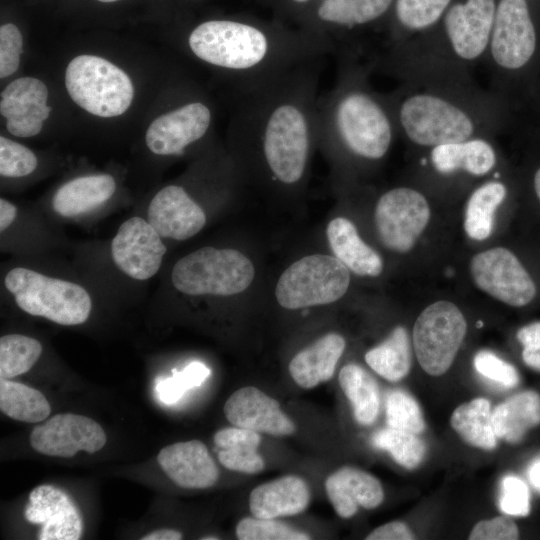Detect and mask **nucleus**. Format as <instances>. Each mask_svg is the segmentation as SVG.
Segmentation results:
<instances>
[{
    "label": "nucleus",
    "instance_id": "obj_34",
    "mask_svg": "<svg viewBox=\"0 0 540 540\" xmlns=\"http://www.w3.org/2000/svg\"><path fill=\"white\" fill-rule=\"evenodd\" d=\"M366 363L381 377L397 382L406 377L412 365L409 334L402 326L393 329L379 345L365 354Z\"/></svg>",
    "mask_w": 540,
    "mask_h": 540
},
{
    "label": "nucleus",
    "instance_id": "obj_30",
    "mask_svg": "<svg viewBox=\"0 0 540 540\" xmlns=\"http://www.w3.org/2000/svg\"><path fill=\"white\" fill-rule=\"evenodd\" d=\"M492 423L497 438L520 442L540 424V395L530 390L513 395L492 410Z\"/></svg>",
    "mask_w": 540,
    "mask_h": 540
},
{
    "label": "nucleus",
    "instance_id": "obj_27",
    "mask_svg": "<svg viewBox=\"0 0 540 540\" xmlns=\"http://www.w3.org/2000/svg\"><path fill=\"white\" fill-rule=\"evenodd\" d=\"M345 345L344 338L337 333L322 336L292 358L289 364L291 377L305 389L330 380Z\"/></svg>",
    "mask_w": 540,
    "mask_h": 540
},
{
    "label": "nucleus",
    "instance_id": "obj_36",
    "mask_svg": "<svg viewBox=\"0 0 540 540\" xmlns=\"http://www.w3.org/2000/svg\"><path fill=\"white\" fill-rule=\"evenodd\" d=\"M0 410L14 420L39 423L50 415L51 406L39 390L0 378Z\"/></svg>",
    "mask_w": 540,
    "mask_h": 540
},
{
    "label": "nucleus",
    "instance_id": "obj_4",
    "mask_svg": "<svg viewBox=\"0 0 540 540\" xmlns=\"http://www.w3.org/2000/svg\"><path fill=\"white\" fill-rule=\"evenodd\" d=\"M334 85L316 104L317 142L339 158L376 163L388 154L397 129L385 100L370 82L369 58L348 50L337 53Z\"/></svg>",
    "mask_w": 540,
    "mask_h": 540
},
{
    "label": "nucleus",
    "instance_id": "obj_14",
    "mask_svg": "<svg viewBox=\"0 0 540 540\" xmlns=\"http://www.w3.org/2000/svg\"><path fill=\"white\" fill-rule=\"evenodd\" d=\"M469 268L475 286L506 305L523 307L537 293L532 277L507 248L494 247L476 253Z\"/></svg>",
    "mask_w": 540,
    "mask_h": 540
},
{
    "label": "nucleus",
    "instance_id": "obj_48",
    "mask_svg": "<svg viewBox=\"0 0 540 540\" xmlns=\"http://www.w3.org/2000/svg\"><path fill=\"white\" fill-rule=\"evenodd\" d=\"M517 339L523 346L522 359L531 369L540 372V321L520 328Z\"/></svg>",
    "mask_w": 540,
    "mask_h": 540
},
{
    "label": "nucleus",
    "instance_id": "obj_20",
    "mask_svg": "<svg viewBox=\"0 0 540 540\" xmlns=\"http://www.w3.org/2000/svg\"><path fill=\"white\" fill-rule=\"evenodd\" d=\"M147 220L162 238L183 241L202 230L206 215L182 186L168 185L149 203Z\"/></svg>",
    "mask_w": 540,
    "mask_h": 540
},
{
    "label": "nucleus",
    "instance_id": "obj_7",
    "mask_svg": "<svg viewBox=\"0 0 540 540\" xmlns=\"http://www.w3.org/2000/svg\"><path fill=\"white\" fill-rule=\"evenodd\" d=\"M4 285L16 305L29 315L63 326L80 325L90 316L91 297L77 283L15 267L5 275Z\"/></svg>",
    "mask_w": 540,
    "mask_h": 540
},
{
    "label": "nucleus",
    "instance_id": "obj_54",
    "mask_svg": "<svg viewBox=\"0 0 540 540\" xmlns=\"http://www.w3.org/2000/svg\"><path fill=\"white\" fill-rule=\"evenodd\" d=\"M202 539L204 540H215V539H218L216 537H203Z\"/></svg>",
    "mask_w": 540,
    "mask_h": 540
},
{
    "label": "nucleus",
    "instance_id": "obj_52",
    "mask_svg": "<svg viewBox=\"0 0 540 540\" xmlns=\"http://www.w3.org/2000/svg\"><path fill=\"white\" fill-rule=\"evenodd\" d=\"M533 188L540 202V166L536 169L533 175Z\"/></svg>",
    "mask_w": 540,
    "mask_h": 540
},
{
    "label": "nucleus",
    "instance_id": "obj_45",
    "mask_svg": "<svg viewBox=\"0 0 540 540\" xmlns=\"http://www.w3.org/2000/svg\"><path fill=\"white\" fill-rule=\"evenodd\" d=\"M22 35L12 23L0 27V77L4 78L16 72L22 52Z\"/></svg>",
    "mask_w": 540,
    "mask_h": 540
},
{
    "label": "nucleus",
    "instance_id": "obj_6",
    "mask_svg": "<svg viewBox=\"0 0 540 540\" xmlns=\"http://www.w3.org/2000/svg\"><path fill=\"white\" fill-rule=\"evenodd\" d=\"M537 48V31L528 1L498 0L483 61L489 73L490 89L506 98L510 83L529 68Z\"/></svg>",
    "mask_w": 540,
    "mask_h": 540
},
{
    "label": "nucleus",
    "instance_id": "obj_42",
    "mask_svg": "<svg viewBox=\"0 0 540 540\" xmlns=\"http://www.w3.org/2000/svg\"><path fill=\"white\" fill-rule=\"evenodd\" d=\"M37 167L35 154L24 145L0 137V174L4 177H23Z\"/></svg>",
    "mask_w": 540,
    "mask_h": 540
},
{
    "label": "nucleus",
    "instance_id": "obj_46",
    "mask_svg": "<svg viewBox=\"0 0 540 540\" xmlns=\"http://www.w3.org/2000/svg\"><path fill=\"white\" fill-rule=\"evenodd\" d=\"M519 530L513 520L506 516H497L479 521L469 534L470 540H515Z\"/></svg>",
    "mask_w": 540,
    "mask_h": 540
},
{
    "label": "nucleus",
    "instance_id": "obj_1",
    "mask_svg": "<svg viewBox=\"0 0 540 540\" xmlns=\"http://www.w3.org/2000/svg\"><path fill=\"white\" fill-rule=\"evenodd\" d=\"M324 58L306 62L241 95L233 134L244 153L275 183L295 186L306 175L316 135V104Z\"/></svg>",
    "mask_w": 540,
    "mask_h": 540
},
{
    "label": "nucleus",
    "instance_id": "obj_2",
    "mask_svg": "<svg viewBox=\"0 0 540 540\" xmlns=\"http://www.w3.org/2000/svg\"><path fill=\"white\" fill-rule=\"evenodd\" d=\"M187 46L198 60L232 78L241 95L336 52L331 42L302 28L247 13L197 23Z\"/></svg>",
    "mask_w": 540,
    "mask_h": 540
},
{
    "label": "nucleus",
    "instance_id": "obj_13",
    "mask_svg": "<svg viewBox=\"0 0 540 540\" xmlns=\"http://www.w3.org/2000/svg\"><path fill=\"white\" fill-rule=\"evenodd\" d=\"M431 215L426 196L416 188L397 186L377 200L374 221L381 243L397 253L413 249Z\"/></svg>",
    "mask_w": 540,
    "mask_h": 540
},
{
    "label": "nucleus",
    "instance_id": "obj_17",
    "mask_svg": "<svg viewBox=\"0 0 540 540\" xmlns=\"http://www.w3.org/2000/svg\"><path fill=\"white\" fill-rule=\"evenodd\" d=\"M110 250L117 268L139 281L152 278L159 271L166 254L162 237L148 220L139 216L125 220L119 226Z\"/></svg>",
    "mask_w": 540,
    "mask_h": 540
},
{
    "label": "nucleus",
    "instance_id": "obj_9",
    "mask_svg": "<svg viewBox=\"0 0 540 540\" xmlns=\"http://www.w3.org/2000/svg\"><path fill=\"white\" fill-rule=\"evenodd\" d=\"M65 85L71 99L87 112L115 117L130 106L134 88L129 76L108 60L79 55L68 64Z\"/></svg>",
    "mask_w": 540,
    "mask_h": 540
},
{
    "label": "nucleus",
    "instance_id": "obj_12",
    "mask_svg": "<svg viewBox=\"0 0 540 540\" xmlns=\"http://www.w3.org/2000/svg\"><path fill=\"white\" fill-rule=\"evenodd\" d=\"M467 333L466 319L451 301L428 305L413 326V347L421 368L440 376L453 364Z\"/></svg>",
    "mask_w": 540,
    "mask_h": 540
},
{
    "label": "nucleus",
    "instance_id": "obj_38",
    "mask_svg": "<svg viewBox=\"0 0 540 540\" xmlns=\"http://www.w3.org/2000/svg\"><path fill=\"white\" fill-rule=\"evenodd\" d=\"M371 442L374 447L389 452L399 465L409 470L418 467L426 454V445L417 434L391 427L377 431Z\"/></svg>",
    "mask_w": 540,
    "mask_h": 540
},
{
    "label": "nucleus",
    "instance_id": "obj_33",
    "mask_svg": "<svg viewBox=\"0 0 540 540\" xmlns=\"http://www.w3.org/2000/svg\"><path fill=\"white\" fill-rule=\"evenodd\" d=\"M450 424L470 446L492 450L497 445L492 410L486 398H475L459 405L451 415Z\"/></svg>",
    "mask_w": 540,
    "mask_h": 540
},
{
    "label": "nucleus",
    "instance_id": "obj_47",
    "mask_svg": "<svg viewBox=\"0 0 540 540\" xmlns=\"http://www.w3.org/2000/svg\"><path fill=\"white\" fill-rule=\"evenodd\" d=\"M268 7L274 18L296 26L300 18L317 2V0H257Z\"/></svg>",
    "mask_w": 540,
    "mask_h": 540
},
{
    "label": "nucleus",
    "instance_id": "obj_8",
    "mask_svg": "<svg viewBox=\"0 0 540 540\" xmlns=\"http://www.w3.org/2000/svg\"><path fill=\"white\" fill-rule=\"evenodd\" d=\"M254 275L252 262L240 251L206 246L179 259L171 281L186 295L230 296L247 289Z\"/></svg>",
    "mask_w": 540,
    "mask_h": 540
},
{
    "label": "nucleus",
    "instance_id": "obj_28",
    "mask_svg": "<svg viewBox=\"0 0 540 540\" xmlns=\"http://www.w3.org/2000/svg\"><path fill=\"white\" fill-rule=\"evenodd\" d=\"M115 189V180L109 174L78 177L66 182L55 192L52 208L61 217H76L109 200Z\"/></svg>",
    "mask_w": 540,
    "mask_h": 540
},
{
    "label": "nucleus",
    "instance_id": "obj_19",
    "mask_svg": "<svg viewBox=\"0 0 540 540\" xmlns=\"http://www.w3.org/2000/svg\"><path fill=\"white\" fill-rule=\"evenodd\" d=\"M25 518L41 525L39 540H78L83 533V520L77 505L54 485H39L30 492Z\"/></svg>",
    "mask_w": 540,
    "mask_h": 540
},
{
    "label": "nucleus",
    "instance_id": "obj_26",
    "mask_svg": "<svg viewBox=\"0 0 540 540\" xmlns=\"http://www.w3.org/2000/svg\"><path fill=\"white\" fill-rule=\"evenodd\" d=\"M326 235L334 256L349 271L370 277L382 273L384 265L381 256L362 240L349 219L337 217L330 221Z\"/></svg>",
    "mask_w": 540,
    "mask_h": 540
},
{
    "label": "nucleus",
    "instance_id": "obj_31",
    "mask_svg": "<svg viewBox=\"0 0 540 540\" xmlns=\"http://www.w3.org/2000/svg\"><path fill=\"white\" fill-rule=\"evenodd\" d=\"M452 0H394L383 46L407 40L434 25Z\"/></svg>",
    "mask_w": 540,
    "mask_h": 540
},
{
    "label": "nucleus",
    "instance_id": "obj_5",
    "mask_svg": "<svg viewBox=\"0 0 540 540\" xmlns=\"http://www.w3.org/2000/svg\"><path fill=\"white\" fill-rule=\"evenodd\" d=\"M397 134L420 149L493 137L508 116L507 99L470 84L413 86L384 93Z\"/></svg>",
    "mask_w": 540,
    "mask_h": 540
},
{
    "label": "nucleus",
    "instance_id": "obj_21",
    "mask_svg": "<svg viewBox=\"0 0 540 540\" xmlns=\"http://www.w3.org/2000/svg\"><path fill=\"white\" fill-rule=\"evenodd\" d=\"M47 98L46 85L36 78L21 77L11 82L2 91L0 101L7 130L17 137L37 135L51 111Z\"/></svg>",
    "mask_w": 540,
    "mask_h": 540
},
{
    "label": "nucleus",
    "instance_id": "obj_10",
    "mask_svg": "<svg viewBox=\"0 0 540 540\" xmlns=\"http://www.w3.org/2000/svg\"><path fill=\"white\" fill-rule=\"evenodd\" d=\"M350 285V271L335 256L313 254L292 263L281 274L275 296L286 309L325 305L339 300Z\"/></svg>",
    "mask_w": 540,
    "mask_h": 540
},
{
    "label": "nucleus",
    "instance_id": "obj_3",
    "mask_svg": "<svg viewBox=\"0 0 540 540\" xmlns=\"http://www.w3.org/2000/svg\"><path fill=\"white\" fill-rule=\"evenodd\" d=\"M496 0L452 2L430 28L383 46L368 58L378 71L413 86L474 83L473 68L484 61Z\"/></svg>",
    "mask_w": 540,
    "mask_h": 540
},
{
    "label": "nucleus",
    "instance_id": "obj_22",
    "mask_svg": "<svg viewBox=\"0 0 540 540\" xmlns=\"http://www.w3.org/2000/svg\"><path fill=\"white\" fill-rule=\"evenodd\" d=\"M223 410L227 420L236 427L273 436L291 435L296 430L294 422L282 412L279 403L252 386L235 391Z\"/></svg>",
    "mask_w": 540,
    "mask_h": 540
},
{
    "label": "nucleus",
    "instance_id": "obj_15",
    "mask_svg": "<svg viewBox=\"0 0 540 540\" xmlns=\"http://www.w3.org/2000/svg\"><path fill=\"white\" fill-rule=\"evenodd\" d=\"M106 433L95 420L79 414L62 413L35 426L29 436L38 453L69 458L79 451L93 454L106 443Z\"/></svg>",
    "mask_w": 540,
    "mask_h": 540
},
{
    "label": "nucleus",
    "instance_id": "obj_37",
    "mask_svg": "<svg viewBox=\"0 0 540 540\" xmlns=\"http://www.w3.org/2000/svg\"><path fill=\"white\" fill-rule=\"evenodd\" d=\"M41 343L30 336L7 334L0 338V378L10 379L28 372L42 354Z\"/></svg>",
    "mask_w": 540,
    "mask_h": 540
},
{
    "label": "nucleus",
    "instance_id": "obj_29",
    "mask_svg": "<svg viewBox=\"0 0 540 540\" xmlns=\"http://www.w3.org/2000/svg\"><path fill=\"white\" fill-rule=\"evenodd\" d=\"M508 188L500 179L499 172L494 178L480 183L469 195L464 214L466 235L475 241L488 239L494 228L495 212L505 201Z\"/></svg>",
    "mask_w": 540,
    "mask_h": 540
},
{
    "label": "nucleus",
    "instance_id": "obj_11",
    "mask_svg": "<svg viewBox=\"0 0 540 540\" xmlns=\"http://www.w3.org/2000/svg\"><path fill=\"white\" fill-rule=\"evenodd\" d=\"M394 0H317L296 26L331 42L336 52H355V36L388 20Z\"/></svg>",
    "mask_w": 540,
    "mask_h": 540
},
{
    "label": "nucleus",
    "instance_id": "obj_18",
    "mask_svg": "<svg viewBox=\"0 0 540 540\" xmlns=\"http://www.w3.org/2000/svg\"><path fill=\"white\" fill-rule=\"evenodd\" d=\"M420 165L437 176L482 178L497 172L498 153L492 137H475L431 147Z\"/></svg>",
    "mask_w": 540,
    "mask_h": 540
},
{
    "label": "nucleus",
    "instance_id": "obj_44",
    "mask_svg": "<svg viewBox=\"0 0 540 540\" xmlns=\"http://www.w3.org/2000/svg\"><path fill=\"white\" fill-rule=\"evenodd\" d=\"M499 506L508 515L527 516L530 512V494L526 483L514 475L505 476L501 482Z\"/></svg>",
    "mask_w": 540,
    "mask_h": 540
},
{
    "label": "nucleus",
    "instance_id": "obj_35",
    "mask_svg": "<svg viewBox=\"0 0 540 540\" xmlns=\"http://www.w3.org/2000/svg\"><path fill=\"white\" fill-rule=\"evenodd\" d=\"M338 379L352 405L356 421L365 426L373 424L380 409V395L376 380L357 364L345 365Z\"/></svg>",
    "mask_w": 540,
    "mask_h": 540
},
{
    "label": "nucleus",
    "instance_id": "obj_39",
    "mask_svg": "<svg viewBox=\"0 0 540 540\" xmlns=\"http://www.w3.org/2000/svg\"><path fill=\"white\" fill-rule=\"evenodd\" d=\"M388 427L420 434L425 429L423 413L418 402L403 390H392L386 398Z\"/></svg>",
    "mask_w": 540,
    "mask_h": 540
},
{
    "label": "nucleus",
    "instance_id": "obj_24",
    "mask_svg": "<svg viewBox=\"0 0 540 540\" xmlns=\"http://www.w3.org/2000/svg\"><path fill=\"white\" fill-rule=\"evenodd\" d=\"M325 489L336 513L344 519L354 516L359 507L374 509L384 499L382 485L376 477L350 466L329 475Z\"/></svg>",
    "mask_w": 540,
    "mask_h": 540
},
{
    "label": "nucleus",
    "instance_id": "obj_50",
    "mask_svg": "<svg viewBox=\"0 0 540 540\" xmlns=\"http://www.w3.org/2000/svg\"><path fill=\"white\" fill-rule=\"evenodd\" d=\"M17 216V208L10 201L0 199V230L5 231L15 220Z\"/></svg>",
    "mask_w": 540,
    "mask_h": 540
},
{
    "label": "nucleus",
    "instance_id": "obj_23",
    "mask_svg": "<svg viewBox=\"0 0 540 540\" xmlns=\"http://www.w3.org/2000/svg\"><path fill=\"white\" fill-rule=\"evenodd\" d=\"M157 462L178 486L205 489L213 486L219 470L207 447L199 440L177 442L163 447Z\"/></svg>",
    "mask_w": 540,
    "mask_h": 540
},
{
    "label": "nucleus",
    "instance_id": "obj_16",
    "mask_svg": "<svg viewBox=\"0 0 540 540\" xmlns=\"http://www.w3.org/2000/svg\"><path fill=\"white\" fill-rule=\"evenodd\" d=\"M212 119V110L203 100L186 101L150 124L146 145L157 155H183L189 146L207 135Z\"/></svg>",
    "mask_w": 540,
    "mask_h": 540
},
{
    "label": "nucleus",
    "instance_id": "obj_43",
    "mask_svg": "<svg viewBox=\"0 0 540 540\" xmlns=\"http://www.w3.org/2000/svg\"><path fill=\"white\" fill-rule=\"evenodd\" d=\"M476 371L484 377L512 388L519 383L516 368L489 350L479 351L473 359Z\"/></svg>",
    "mask_w": 540,
    "mask_h": 540
},
{
    "label": "nucleus",
    "instance_id": "obj_32",
    "mask_svg": "<svg viewBox=\"0 0 540 540\" xmlns=\"http://www.w3.org/2000/svg\"><path fill=\"white\" fill-rule=\"evenodd\" d=\"M213 441L218 459L225 468L248 474L264 469V460L257 452L261 442L258 432L228 427L218 430Z\"/></svg>",
    "mask_w": 540,
    "mask_h": 540
},
{
    "label": "nucleus",
    "instance_id": "obj_41",
    "mask_svg": "<svg viewBox=\"0 0 540 540\" xmlns=\"http://www.w3.org/2000/svg\"><path fill=\"white\" fill-rule=\"evenodd\" d=\"M240 540H308V534L291 529L284 523L272 519L244 518L236 527Z\"/></svg>",
    "mask_w": 540,
    "mask_h": 540
},
{
    "label": "nucleus",
    "instance_id": "obj_40",
    "mask_svg": "<svg viewBox=\"0 0 540 540\" xmlns=\"http://www.w3.org/2000/svg\"><path fill=\"white\" fill-rule=\"evenodd\" d=\"M210 373L205 364L192 362L182 371H174L172 376L158 381L155 387L156 395L164 404L176 403L187 390L200 386Z\"/></svg>",
    "mask_w": 540,
    "mask_h": 540
},
{
    "label": "nucleus",
    "instance_id": "obj_53",
    "mask_svg": "<svg viewBox=\"0 0 540 540\" xmlns=\"http://www.w3.org/2000/svg\"><path fill=\"white\" fill-rule=\"evenodd\" d=\"M98 1L103 2V3H111V2H115L119 0H98Z\"/></svg>",
    "mask_w": 540,
    "mask_h": 540
},
{
    "label": "nucleus",
    "instance_id": "obj_25",
    "mask_svg": "<svg viewBox=\"0 0 540 540\" xmlns=\"http://www.w3.org/2000/svg\"><path fill=\"white\" fill-rule=\"evenodd\" d=\"M309 501L307 483L298 476L287 475L254 488L249 507L256 518L274 519L303 512Z\"/></svg>",
    "mask_w": 540,
    "mask_h": 540
},
{
    "label": "nucleus",
    "instance_id": "obj_51",
    "mask_svg": "<svg viewBox=\"0 0 540 540\" xmlns=\"http://www.w3.org/2000/svg\"><path fill=\"white\" fill-rule=\"evenodd\" d=\"M142 540H179L182 534L174 529L154 530L141 538Z\"/></svg>",
    "mask_w": 540,
    "mask_h": 540
},
{
    "label": "nucleus",
    "instance_id": "obj_49",
    "mask_svg": "<svg viewBox=\"0 0 540 540\" xmlns=\"http://www.w3.org/2000/svg\"><path fill=\"white\" fill-rule=\"evenodd\" d=\"M414 534L400 521H393L377 527L366 536L367 540H412Z\"/></svg>",
    "mask_w": 540,
    "mask_h": 540
}]
</instances>
